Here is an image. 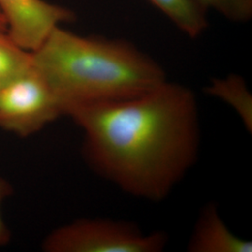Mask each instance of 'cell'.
<instances>
[{"instance_id":"8","label":"cell","mask_w":252,"mask_h":252,"mask_svg":"<svg viewBox=\"0 0 252 252\" xmlns=\"http://www.w3.org/2000/svg\"><path fill=\"white\" fill-rule=\"evenodd\" d=\"M184 34L196 38L208 27L207 9L197 0H149Z\"/></svg>"},{"instance_id":"6","label":"cell","mask_w":252,"mask_h":252,"mask_svg":"<svg viewBox=\"0 0 252 252\" xmlns=\"http://www.w3.org/2000/svg\"><path fill=\"white\" fill-rule=\"evenodd\" d=\"M187 252H252V242L236 236L226 225L216 204L209 203L199 214Z\"/></svg>"},{"instance_id":"2","label":"cell","mask_w":252,"mask_h":252,"mask_svg":"<svg viewBox=\"0 0 252 252\" xmlns=\"http://www.w3.org/2000/svg\"><path fill=\"white\" fill-rule=\"evenodd\" d=\"M32 53L33 67L63 109L129 99L167 81L162 65L121 38L82 36L56 27Z\"/></svg>"},{"instance_id":"9","label":"cell","mask_w":252,"mask_h":252,"mask_svg":"<svg viewBox=\"0 0 252 252\" xmlns=\"http://www.w3.org/2000/svg\"><path fill=\"white\" fill-rule=\"evenodd\" d=\"M33 70L32 53L17 45L0 31V89Z\"/></svg>"},{"instance_id":"10","label":"cell","mask_w":252,"mask_h":252,"mask_svg":"<svg viewBox=\"0 0 252 252\" xmlns=\"http://www.w3.org/2000/svg\"><path fill=\"white\" fill-rule=\"evenodd\" d=\"M206 9H214L225 18L241 23L252 16V0H197Z\"/></svg>"},{"instance_id":"1","label":"cell","mask_w":252,"mask_h":252,"mask_svg":"<svg viewBox=\"0 0 252 252\" xmlns=\"http://www.w3.org/2000/svg\"><path fill=\"white\" fill-rule=\"evenodd\" d=\"M64 115L82 131L91 169L132 197L165 200L198 161V101L180 83L165 81L139 96L77 106Z\"/></svg>"},{"instance_id":"5","label":"cell","mask_w":252,"mask_h":252,"mask_svg":"<svg viewBox=\"0 0 252 252\" xmlns=\"http://www.w3.org/2000/svg\"><path fill=\"white\" fill-rule=\"evenodd\" d=\"M7 34L21 48L34 52L61 23L75 20L72 10L45 0H0Z\"/></svg>"},{"instance_id":"11","label":"cell","mask_w":252,"mask_h":252,"mask_svg":"<svg viewBox=\"0 0 252 252\" xmlns=\"http://www.w3.org/2000/svg\"><path fill=\"white\" fill-rule=\"evenodd\" d=\"M11 193H12V187L9 184V181L0 177V206L2 202L7 197H9ZM9 238H10V233L0 213V246H4L9 243Z\"/></svg>"},{"instance_id":"12","label":"cell","mask_w":252,"mask_h":252,"mask_svg":"<svg viewBox=\"0 0 252 252\" xmlns=\"http://www.w3.org/2000/svg\"><path fill=\"white\" fill-rule=\"evenodd\" d=\"M0 31L7 32V21L0 11Z\"/></svg>"},{"instance_id":"3","label":"cell","mask_w":252,"mask_h":252,"mask_svg":"<svg viewBox=\"0 0 252 252\" xmlns=\"http://www.w3.org/2000/svg\"><path fill=\"white\" fill-rule=\"evenodd\" d=\"M164 232L146 234L135 223L107 219H80L48 234L46 252H161L168 244Z\"/></svg>"},{"instance_id":"7","label":"cell","mask_w":252,"mask_h":252,"mask_svg":"<svg viewBox=\"0 0 252 252\" xmlns=\"http://www.w3.org/2000/svg\"><path fill=\"white\" fill-rule=\"evenodd\" d=\"M205 92L233 108L248 132L252 133V93L241 76L232 74L226 78H214L205 88Z\"/></svg>"},{"instance_id":"4","label":"cell","mask_w":252,"mask_h":252,"mask_svg":"<svg viewBox=\"0 0 252 252\" xmlns=\"http://www.w3.org/2000/svg\"><path fill=\"white\" fill-rule=\"evenodd\" d=\"M62 115L61 105L34 67L0 89V128L13 135H34Z\"/></svg>"}]
</instances>
